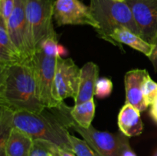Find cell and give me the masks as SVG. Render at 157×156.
<instances>
[{
  "instance_id": "obj_1",
  "label": "cell",
  "mask_w": 157,
  "mask_h": 156,
  "mask_svg": "<svg viewBox=\"0 0 157 156\" xmlns=\"http://www.w3.org/2000/svg\"><path fill=\"white\" fill-rule=\"evenodd\" d=\"M0 106L12 111L41 112L33 59L20 60L0 67Z\"/></svg>"
},
{
  "instance_id": "obj_2",
  "label": "cell",
  "mask_w": 157,
  "mask_h": 156,
  "mask_svg": "<svg viewBox=\"0 0 157 156\" xmlns=\"http://www.w3.org/2000/svg\"><path fill=\"white\" fill-rule=\"evenodd\" d=\"M71 108L64 102L56 108H44L41 112L27 110L12 112V127H17L33 139L52 142L61 149L73 151L67 128L72 118Z\"/></svg>"
},
{
  "instance_id": "obj_3",
  "label": "cell",
  "mask_w": 157,
  "mask_h": 156,
  "mask_svg": "<svg viewBox=\"0 0 157 156\" xmlns=\"http://www.w3.org/2000/svg\"><path fill=\"white\" fill-rule=\"evenodd\" d=\"M90 9L99 28L98 36L119 47L112 38L116 29L127 28L140 36V32L133 17L131 9L125 1L90 0Z\"/></svg>"
},
{
  "instance_id": "obj_4",
  "label": "cell",
  "mask_w": 157,
  "mask_h": 156,
  "mask_svg": "<svg viewBox=\"0 0 157 156\" xmlns=\"http://www.w3.org/2000/svg\"><path fill=\"white\" fill-rule=\"evenodd\" d=\"M58 53L55 49L40 46L32 58L35 65L38 98L45 108H56L61 102L56 96L55 76Z\"/></svg>"
},
{
  "instance_id": "obj_5",
  "label": "cell",
  "mask_w": 157,
  "mask_h": 156,
  "mask_svg": "<svg viewBox=\"0 0 157 156\" xmlns=\"http://www.w3.org/2000/svg\"><path fill=\"white\" fill-rule=\"evenodd\" d=\"M55 0H26V31L32 54L55 31L52 24Z\"/></svg>"
},
{
  "instance_id": "obj_6",
  "label": "cell",
  "mask_w": 157,
  "mask_h": 156,
  "mask_svg": "<svg viewBox=\"0 0 157 156\" xmlns=\"http://www.w3.org/2000/svg\"><path fill=\"white\" fill-rule=\"evenodd\" d=\"M54 19L57 26L90 25L99 28L98 23L87 6L80 0H55Z\"/></svg>"
},
{
  "instance_id": "obj_7",
  "label": "cell",
  "mask_w": 157,
  "mask_h": 156,
  "mask_svg": "<svg viewBox=\"0 0 157 156\" xmlns=\"http://www.w3.org/2000/svg\"><path fill=\"white\" fill-rule=\"evenodd\" d=\"M69 128L79 133L98 156H119L123 136L121 131L117 133H110L99 131L92 125L84 128L78 125L73 119L69 123Z\"/></svg>"
},
{
  "instance_id": "obj_8",
  "label": "cell",
  "mask_w": 157,
  "mask_h": 156,
  "mask_svg": "<svg viewBox=\"0 0 157 156\" xmlns=\"http://www.w3.org/2000/svg\"><path fill=\"white\" fill-rule=\"evenodd\" d=\"M81 69L71 58L57 57L55 76L56 96L61 102L67 98L75 100L79 89Z\"/></svg>"
},
{
  "instance_id": "obj_9",
  "label": "cell",
  "mask_w": 157,
  "mask_h": 156,
  "mask_svg": "<svg viewBox=\"0 0 157 156\" xmlns=\"http://www.w3.org/2000/svg\"><path fill=\"white\" fill-rule=\"evenodd\" d=\"M133 12L140 37L154 44L157 41V0H125Z\"/></svg>"
},
{
  "instance_id": "obj_10",
  "label": "cell",
  "mask_w": 157,
  "mask_h": 156,
  "mask_svg": "<svg viewBox=\"0 0 157 156\" xmlns=\"http://www.w3.org/2000/svg\"><path fill=\"white\" fill-rule=\"evenodd\" d=\"M25 3L26 0H15V9L6 24L9 38L22 59L34 56L27 38Z\"/></svg>"
},
{
  "instance_id": "obj_11",
  "label": "cell",
  "mask_w": 157,
  "mask_h": 156,
  "mask_svg": "<svg viewBox=\"0 0 157 156\" xmlns=\"http://www.w3.org/2000/svg\"><path fill=\"white\" fill-rule=\"evenodd\" d=\"M148 75L145 69H134L127 72L124 76L126 103L131 104L140 112L145 111L148 107L143 93V86Z\"/></svg>"
},
{
  "instance_id": "obj_12",
  "label": "cell",
  "mask_w": 157,
  "mask_h": 156,
  "mask_svg": "<svg viewBox=\"0 0 157 156\" xmlns=\"http://www.w3.org/2000/svg\"><path fill=\"white\" fill-rule=\"evenodd\" d=\"M33 138L17 127H12L6 145L0 148V156H29Z\"/></svg>"
},
{
  "instance_id": "obj_13",
  "label": "cell",
  "mask_w": 157,
  "mask_h": 156,
  "mask_svg": "<svg viewBox=\"0 0 157 156\" xmlns=\"http://www.w3.org/2000/svg\"><path fill=\"white\" fill-rule=\"evenodd\" d=\"M99 76V67L94 62H87L81 68L79 89L75 105L94 99Z\"/></svg>"
},
{
  "instance_id": "obj_14",
  "label": "cell",
  "mask_w": 157,
  "mask_h": 156,
  "mask_svg": "<svg viewBox=\"0 0 157 156\" xmlns=\"http://www.w3.org/2000/svg\"><path fill=\"white\" fill-rule=\"evenodd\" d=\"M118 126L127 137L140 136L144 129L140 111L131 104L125 103L118 115Z\"/></svg>"
},
{
  "instance_id": "obj_15",
  "label": "cell",
  "mask_w": 157,
  "mask_h": 156,
  "mask_svg": "<svg viewBox=\"0 0 157 156\" xmlns=\"http://www.w3.org/2000/svg\"><path fill=\"white\" fill-rule=\"evenodd\" d=\"M112 38L116 41L121 50H123L121 44H127L133 49L143 53L148 58L154 48V44L147 42L140 35L127 28L116 29L112 35Z\"/></svg>"
},
{
  "instance_id": "obj_16",
  "label": "cell",
  "mask_w": 157,
  "mask_h": 156,
  "mask_svg": "<svg viewBox=\"0 0 157 156\" xmlns=\"http://www.w3.org/2000/svg\"><path fill=\"white\" fill-rule=\"evenodd\" d=\"M23 60L11 41L6 23L0 19V67Z\"/></svg>"
},
{
  "instance_id": "obj_17",
  "label": "cell",
  "mask_w": 157,
  "mask_h": 156,
  "mask_svg": "<svg viewBox=\"0 0 157 156\" xmlns=\"http://www.w3.org/2000/svg\"><path fill=\"white\" fill-rule=\"evenodd\" d=\"M95 114V104L94 99L71 107V115L78 125L84 128L91 125Z\"/></svg>"
},
{
  "instance_id": "obj_18",
  "label": "cell",
  "mask_w": 157,
  "mask_h": 156,
  "mask_svg": "<svg viewBox=\"0 0 157 156\" xmlns=\"http://www.w3.org/2000/svg\"><path fill=\"white\" fill-rule=\"evenodd\" d=\"M59 149L52 142L44 139H33L32 149L29 156H53Z\"/></svg>"
},
{
  "instance_id": "obj_19",
  "label": "cell",
  "mask_w": 157,
  "mask_h": 156,
  "mask_svg": "<svg viewBox=\"0 0 157 156\" xmlns=\"http://www.w3.org/2000/svg\"><path fill=\"white\" fill-rule=\"evenodd\" d=\"M143 93L147 106L153 104L157 100V83L152 80L150 74L144 83Z\"/></svg>"
},
{
  "instance_id": "obj_20",
  "label": "cell",
  "mask_w": 157,
  "mask_h": 156,
  "mask_svg": "<svg viewBox=\"0 0 157 156\" xmlns=\"http://www.w3.org/2000/svg\"><path fill=\"white\" fill-rule=\"evenodd\" d=\"M70 139L73 147L74 153L77 156H98V154L84 140L78 139L72 135L70 136Z\"/></svg>"
},
{
  "instance_id": "obj_21",
  "label": "cell",
  "mask_w": 157,
  "mask_h": 156,
  "mask_svg": "<svg viewBox=\"0 0 157 156\" xmlns=\"http://www.w3.org/2000/svg\"><path fill=\"white\" fill-rule=\"evenodd\" d=\"M113 90V83L109 78L102 77L98 79L95 88V94L99 99H104L110 96Z\"/></svg>"
},
{
  "instance_id": "obj_22",
  "label": "cell",
  "mask_w": 157,
  "mask_h": 156,
  "mask_svg": "<svg viewBox=\"0 0 157 156\" xmlns=\"http://www.w3.org/2000/svg\"><path fill=\"white\" fill-rule=\"evenodd\" d=\"M15 6V0H0V19L7 23Z\"/></svg>"
},
{
  "instance_id": "obj_23",
  "label": "cell",
  "mask_w": 157,
  "mask_h": 156,
  "mask_svg": "<svg viewBox=\"0 0 157 156\" xmlns=\"http://www.w3.org/2000/svg\"><path fill=\"white\" fill-rule=\"evenodd\" d=\"M119 156H136V153L133 151L130 147L129 137L123 134L121 138V147H120Z\"/></svg>"
},
{
  "instance_id": "obj_24",
  "label": "cell",
  "mask_w": 157,
  "mask_h": 156,
  "mask_svg": "<svg viewBox=\"0 0 157 156\" xmlns=\"http://www.w3.org/2000/svg\"><path fill=\"white\" fill-rule=\"evenodd\" d=\"M149 59L150 60V61L153 64L155 72H157V41L154 44V48H153V52L150 54V56L149 57Z\"/></svg>"
},
{
  "instance_id": "obj_25",
  "label": "cell",
  "mask_w": 157,
  "mask_h": 156,
  "mask_svg": "<svg viewBox=\"0 0 157 156\" xmlns=\"http://www.w3.org/2000/svg\"><path fill=\"white\" fill-rule=\"evenodd\" d=\"M150 114L153 120L157 123V100L151 105V108L150 110Z\"/></svg>"
},
{
  "instance_id": "obj_26",
  "label": "cell",
  "mask_w": 157,
  "mask_h": 156,
  "mask_svg": "<svg viewBox=\"0 0 157 156\" xmlns=\"http://www.w3.org/2000/svg\"><path fill=\"white\" fill-rule=\"evenodd\" d=\"M59 153L61 156H77L76 154L74 153V151L61 149V148H59Z\"/></svg>"
},
{
  "instance_id": "obj_27",
  "label": "cell",
  "mask_w": 157,
  "mask_h": 156,
  "mask_svg": "<svg viewBox=\"0 0 157 156\" xmlns=\"http://www.w3.org/2000/svg\"><path fill=\"white\" fill-rule=\"evenodd\" d=\"M66 52H67V50H65V48H64V47H63L62 45H59V44H58V56L62 57L63 55L66 54Z\"/></svg>"
},
{
  "instance_id": "obj_28",
  "label": "cell",
  "mask_w": 157,
  "mask_h": 156,
  "mask_svg": "<svg viewBox=\"0 0 157 156\" xmlns=\"http://www.w3.org/2000/svg\"><path fill=\"white\" fill-rule=\"evenodd\" d=\"M53 156H61V155H60V153H59V149H58V151H57V152L55 153V154H54Z\"/></svg>"
},
{
  "instance_id": "obj_29",
  "label": "cell",
  "mask_w": 157,
  "mask_h": 156,
  "mask_svg": "<svg viewBox=\"0 0 157 156\" xmlns=\"http://www.w3.org/2000/svg\"><path fill=\"white\" fill-rule=\"evenodd\" d=\"M116 1H125V0H116Z\"/></svg>"
},
{
  "instance_id": "obj_30",
  "label": "cell",
  "mask_w": 157,
  "mask_h": 156,
  "mask_svg": "<svg viewBox=\"0 0 157 156\" xmlns=\"http://www.w3.org/2000/svg\"><path fill=\"white\" fill-rule=\"evenodd\" d=\"M154 156H157V152L156 153V154H155V155Z\"/></svg>"
}]
</instances>
